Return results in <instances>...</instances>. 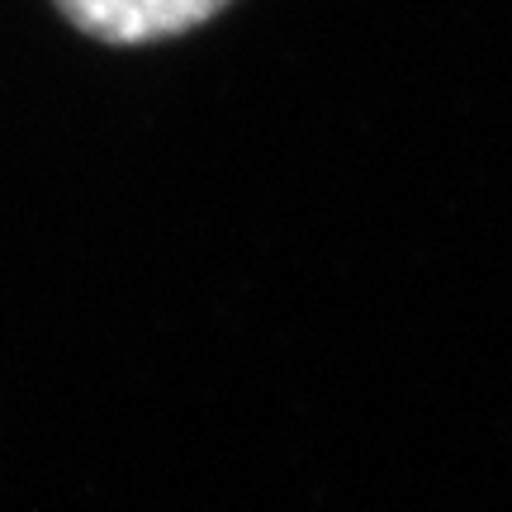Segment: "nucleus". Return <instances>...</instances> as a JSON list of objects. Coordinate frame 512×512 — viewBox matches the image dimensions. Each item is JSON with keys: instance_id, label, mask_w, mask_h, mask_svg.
Instances as JSON below:
<instances>
[{"instance_id": "obj_1", "label": "nucleus", "mask_w": 512, "mask_h": 512, "mask_svg": "<svg viewBox=\"0 0 512 512\" xmlns=\"http://www.w3.org/2000/svg\"><path fill=\"white\" fill-rule=\"evenodd\" d=\"M62 19H72L81 34L100 38L110 48H143L166 43L223 15L233 0H53Z\"/></svg>"}]
</instances>
